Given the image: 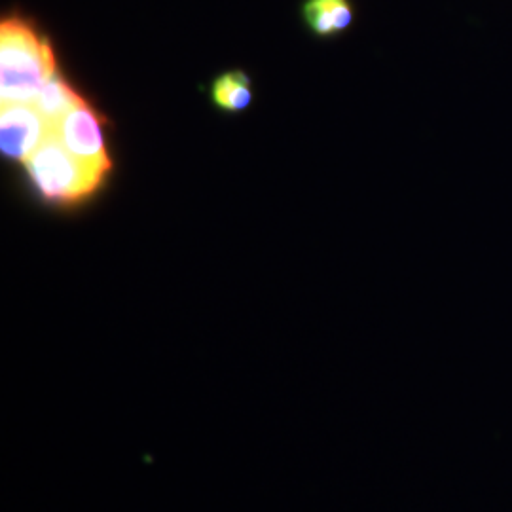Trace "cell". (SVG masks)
I'll list each match as a JSON object with an SVG mask.
<instances>
[{
	"mask_svg": "<svg viewBox=\"0 0 512 512\" xmlns=\"http://www.w3.org/2000/svg\"><path fill=\"white\" fill-rule=\"evenodd\" d=\"M54 133L80 162L90 165L105 177L109 175L112 164L105 145L103 120L84 97H80L73 109L61 118Z\"/></svg>",
	"mask_w": 512,
	"mask_h": 512,
	"instance_id": "cell-3",
	"label": "cell"
},
{
	"mask_svg": "<svg viewBox=\"0 0 512 512\" xmlns=\"http://www.w3.org/2000/svg\"><path fill=\"white\" fill-rule=\"evenodd\" d=\"M78 99L80 95L57 73L52 80L44 84V88L38 92L31 105L40 112L50 131H54L55 126L69 110L73 109Z\"/></svg>",
	"mask_w": 512,
	"mask_h": 512,
	"instance_id": "cell-6",
	"label": "cell"
},
{
	"mask_svg": "<svg viewBox=\"0 0 512 512\" xmlns=\"http://www.w3.org/2000/svg\"><path fill=\"white\" fill-rule=\"evenodd\" d=\"M23 165L40 196L48 202H80L92 196L105 181L103 173L73 156L54 131L46 135L42 145Z\"/></svg>",
	"mask_w": 512,
	"mask_h": 512,
	"instance_id": "cell-2",
	"label": "cell"
},
{
	"mask_svg": "<svg viewBox=\"0 0 512 512\" xmlns=\"http://www.w3.org/2000/svg\"><path fill=\"white\" fill-rule=\"evenodd\" d=\"M211 97L219 109L226 112H241L253 101L251 80L241 71H230L219 76L211 86Z\"/></svg>",
	"mask_w": 512,
	"mask_h": 512,
	"instance_id": "cell-7",
	"label": "cell"
},
{
	"mask_svg": "<svg viewBox=\"0 0 512 512\" xmlns=\"http://www.w3.org/2000/svg\"><path fill=\"white\" fill-rule=\"evenodd\" d=\"M57 74L52 42L23 18L2 19L0 25V97L4 105L33 103Z\"/></svg>",
	"mask_w": 512,
	"mask_h": 512,
	"instance_id": "cell-1",
	"label": "cell"
},
{
	"mask_svg": "<svg viewBox=\"0 0 512 512\" xmlns=\"http://www.w3.org/2000/svg\"><path fill=\"white\" fill-rule=\"evenodd\" d=\"M48 133V124L31 103L2 107L0 148L6 158L25 164L42 145Z\"/></svg>",
	"mask_w": 512,
	"mask_h": 512,
	"instance_id": "cell-4",
	"label": "cell"
},
{
	"mask_svg": "<svg viewBox=\"0 0 512 512\" xmlns=\"http://www.w3.org/2000/svg\"><path fill=\"white\" fill-rule=\"evenodd\" d=\"M302 19L313 37L336 38L353 27L357 12L351 0H304Z\"/></svg>",
	"mask_w": 512,
	"mask_h": 512,
	"instance_id": "cell-5",
	"label": "cell"
}]
</instances>
